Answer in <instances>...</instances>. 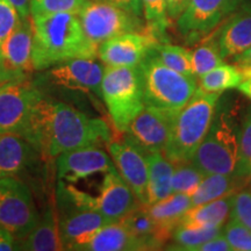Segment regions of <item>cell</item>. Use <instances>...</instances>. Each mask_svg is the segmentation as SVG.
Wrapping results in <instances>:
<instances>
[{
    "label": "cell",
    "mask_w": 251,
    "mask_h": 251,
    "mask_svg": "<svg viewBox=\"0 0 251 251\" xmlns=\"http://www.w3.org/2000/svg\"><path fill=\"white\" fill-rule=\"evenodd\" d=\"M24 137L41 155L55 158L63 152L107 144L111 129L105 121L90 118L64 102L48 101L41 97L31 111Z\"/></svg>",
    "instance_id": "6da1fadb"
},
{
    "label": "cell",
    "mask_w": 251,
    "mask_h": 251,
    "mask_svg": "<svg viewBox=\"0 0 251 251\" xmlns=\"http://www.w3.org/2000/svg\"><path fill=\"white\" fill-rule=\"evenodd\" d=\"M31 24L34 70H47L74 58L98 56V47L87 39L77 14L37 15L31 17Z\"/></svg>",
    "instance_id": "7a4b0ae2"
},
{
    "label": "cell",
    "mask_w": 251,
    "mask_h": 251,
    "mask_svg": "<svg viewBox=\"0 0 251 251\" xmlns=\"http://www.w3.org/2000/svg\"><path fill=\"white\" fill-rule=\"evenodd\" d=\"M221 93L198 90L186 106L176 115L164 155L176 164L190 162L205 139L214 119Z\"/></svg>",
    "instance_id": "3957f363"
},
{
    "label": "cell",
    "mask_w": 251,
    "mask_h": 251,
    "mask_svg": "<svg viewBox=\"0 0 251 251\" xmlns=\"http://www.w3.org/2000/svg\"><path fill=\"white\" fill-rule=\"evenodd\" d=\"M143 80L144 105L171 117L183 109L198 89L197 80L163 64L150 50L140 64Z\"/></svg>",
    "instance_id": "277c9868"
},
{
    "label": "cell",
    "mask_w": 251,
    "mask_h": 251,
    "mask_svg": "<svg viewBox=\"0 0 251 251\" xmlns=\"http://www.w3.org/2000/svg\"><path fill=\"white\" fill-rule=\"evenodd\" d=\"M101 98L106 103L113 126L125 134L144 107L143 80L139 67H105Z\"/></svg>",
    "instance_id": "5b68a950"
},
{
    "label": "cell",
    "mask_w": 251,
    "mask_h": 251,
    "mask_svg": "<svg viewBox=\"0 0 251 251\" xmlns=\"http://www.w3.org/2000/svg\"><path fill=\"white\" fill-rule=\"evenodd\" d=\"M238 134L233 117L224 111L214 115L208 133L191 162L205 175H234L237 163Z\"/></svg>",
    "instance_id": "8992f818"
},
{
    "label": "cell",
    "mask_w": 251,
    "mask_h": 251,
    "mask_svg": "<svg viewBox=\"0 0 251 251\" xmlns=\"http://www.w3.org/2000/svg\"><path fill=\"white\" fill-rule=\"evenodd\" d=\"M56 193L59 235L65 250H78L96 231L111 224L101 213L75 199L62 180Z\"/></svg>",
    "instance_id": "52a82bcc"
},
{
    "label": "cell",
    "mask_w": 251,
    "mask_h": 251,
    "mask_svg": "<svg viewBox=\"0 0 251 251\" xmlns=\"http://www.w3.org/2000/svg\"><path fill=\"white\" fill-rule=\"evenodd\" d=\"M77 15L87 39L98 48L115 36L147 30L141 18L106 0H90Z\"/></svg>",
    "instance_id": "ba28073f"
},
{
    "label": "cell",
    "mask_w": 251,
    "mask_h": 251,
    "mask_svg": "<svg viewBox=\"0 0 251 251\" xmlns=\"http://www.w3.org/2000/svg\"><path fill=\"white\" fill-rule=\"evenodd\" d=\"M40 215L30 190L15 177L0 178V228L23 240L39 221Z\"/></svg>",
    "instance_id": "9c48e42d"
},
{
    "label": "cell",
    "mask_w": 251,
    "mask_h": 251,
    "mask_svg": "<svg viewBox=\"0 0 251 251\" xmlns=\"http://www.w3.org/2000/svg\"><path fill=\"white\" fill-rule=\"evenodd\" d=\"M242 2L243 0H191L178 19V30L188 45L205 40Z\"/></svg>",
    "instance_id": "30bf717a"
},
{
    "label": "cell",
    "mask_w": 251,
    "mask_h": 251,
    "mask_svg": "<svg viewBox=\"0 0 251 251\" xmlns=\"http://www.w3.org/2000/svg\"><path fill=\"white\" fill-rule=\"evenodd\" d=\"M33 24L31 19L20 20L0 50V86L28 80L34 70L31 61Z\"/></svg>",
    "instance_id": "8fae6325"
},
{
    "label": "cell",
    "mask_w": 251,
    "mask_h": 251,
    "mask_svg": "<svg viewBox=\"0 0 251 251\" xmlns=\"http://www.w3.org/2000/svg\"><path fill=\"white\" fill-rule=\"evenodd\" d=\"M42 94L29 80L0 86V134H23Z\"/></svg>",
    "instance_id": "7c38bea8"
},
{
    "label": "cell",
    "mask_w": 251,
    "mask_h": 251,
    "mask_svg": "<svg viewBox=\"0 0 251 251\" xmlns=\"http://www.w3.org/2000/svg\"><path fill=\"white\" fill-rule=\"evenodd\" d=\"M107 148L118 172L129 185L136 199L142 206H148L149 165L146 153L127 136L111 140Z\"/></svg>",
    "instance_id": "4fadbf2b"
},
{
    "label": "cell",
    "mask_w": 251,
    "mask_h": 251,
    "mask_svg": "<svg viewBox=\"0 0 251 251\" xmlns=\"http://www.w3.org/2000/svg\"><path fill=\"white\" fill-rule=\"evenodd\" d=\"M158 40L147 29L133 31L109 39L98 48V56L105 67H139Z\"/></svg>",
    "instance_id": "5bb4252c"
},
{
    "label": "cell",
    "mask_w": 251,
    "mask_h": 251,
    "mask_svg": "<svg viewBox=\"0 0 251 251\" xmlns=\"http://www.w3.org/2000/svg\"><path fill=\"white\" fill-rule=\"evenodd\" d=\"M174 117L144 105L130 122L126 136L136 144L144 153L163 151L169 142Z\"/></svg>",
    "instance_id": "9a60e30c"
},
{
    "label": "cell",
    "mask_w": 251,
    "mask_h": 251,
    "mask_svg": "<svg viewBox=\"0 0 251 251\" xmlns=\"http://www.w3.org/2000/svg\"><path fill=\"white\" fill-rule=\"evenodd\" d=\"M105 67L96 58H74L55 65L48 78L55 85L68 90L93 92L101 97V83Z\"/></svg>",
    "instance_id": "2e32d148"
},
{
    "label": "cell",
    "mask_w": 251,
    "mask_h": 251,
    "mask_svg": "<svg viewBox=\"0 0 251 251\" xmlns=\"http://www.w3.org/2000/svg\"><path fill=\"white\" fill-rule=\"evenodd\" d=\"M59 180L76 183L96 174H106L115 169L114 162L98 147H86L63 152L56 157Z\"/></svg>",
    "instance_id": "e0dca14e"
},
{
    "label": "cell",
    "mask_w": 251,
    "mask_h": 251,
    "mask_svg": "<svg viewBox=\"0 0 251 251\" xmlns=\"http://www.w3.org/2000/svg\"><path fill=\"white\" fill-rule=\"evenodd\" d=\"M141 205L131 188L117 168L106 172L98 197H93V207L109 222H119Z\"/></svg>",
    "instance_id": "ac0fdd59"
},
{
    "label": "cell",
    "mask_w": 251,
    "mask_h": 251,
    "mask_svg": "<svg viewBox=\"0 0 251 251\" xmlns=\"http://www.w3.org/2000/svg\"><path fill=\"white\" fill-rule=\"evenodd\" d=\"M211 34L224 59H236L251 47V1L243 0L236 11Z\"/></svg>",
    "instance_id": "d6986e66"
},
{
    "label": "cell",
    "mask_w": 251,
    "mask_h": 251,
    "mask_svg": "<svg viewBox=\"0 0 251 251\" xmlns=\"http://www.w3.org/2000/svg\"><path fill=\"white\" fill-rule=\"evenodd\" d=\"M35 147L20 134H0V178L15 177L35 161Z\"/></svg>",
    "instance_id": "ffe728a7"
},
{
    "label": "cell",
    "mask_w": 251,
    "mask_h": 251,
    "mask_svg": "<svg viewBox=\"0 0 251 251\" xmlns=\"http://www.w3.org/2000/svg\"><path fill=\"white\" fill-rule=\"evenodd\" d=\"M19 250L28 251H59L65 250L58 228V218L56 209L47 207L42 218L39 219L35 227L26 237L20 240L17 247Z\"/></svg>",
    "instance_id": "44dd1931"
},
{
    "label": "cell",
    "mask_w": 251,
    "mask_h": 251,
    "mask_svg": "<svg viewBox=\"0 0 251 251\" xmlns=\"http://www.w3.org/2000/svg\"><path fill=\"white\" fill-rule=\"evenodd\" d=\"M78 250L89 251H128L144 250L143 246L129 233L124 225L111 222L96 231Z\"/></svg>",
    "instance_id": "7402d4cb"
},
{
    "label": "cell",
    "mask_w": 251,
    "mask_h": 251,
    "mask_svg": "<svg viewBox=\"0 0 251 251\" xmlns=\"http://www.w3.org/2000/svg\"><path fill=\"white\" fill-rule=\"evenodd\" d=\"M146 208L161 233L169 240L175 228L179 226L183 216L192 208V198L184 193H172L161 201L146 206Z\"/></svg>",
    "instance_id": "603a6c76"
},
{
    "label": "cell",
    "mask_w": 251,
    "mask_h": 251,
    "mask_svg": "<svg viewBox=\"0 0 251 251\" xmlns=\"http://www.w3.org/2000/svg\"><path fill=\"white\" fill-rule=\"evenodd\" d=\"M149 165L148 206L170 197L172 193V175L175 164L163 151L146 153Z\"/></svg>",
    "instance_id": "cb8c5ba5"
},
{
    "label": "cell",
    "mask_w": 251,
    "mask_h": 251,
    "mask_svg": "<svg viewBox=\"0 0 251 251\" xmlns=\"http://www.w3.org/2000/svg\"><path fill=\"white\" fill-rule=\"evenodd\" d=\"M233 194L194 206L186 212L179 225L198 228H222L230 215Z\"/></svg>",
    "instance_id": "d4e9b609"
},
{
    "label": "cell",
    "mask_w": 251,
    "mask_h": 251,
    "mask_svg": "<svg viewBox=\"0 0 251 251\" xmlns=\"http://www.w3.org/2000/svg\"><path fill=\"white\" fill-rule=\"evenodd\" d=\"M121 224L129 230V233L140 241L144 250L158 249L168 238L161 233L146 206L140 205L121 220Z\"/></svg>",
    "instance_id": "484cf974"
},
{
    "label": "cell",
    "mask_w": 251,
    "mask_h": 251,
    "mask_svg": "<svg viewBox=\"0 0 251 251\" xmlns=\"http://www.w3.org/2000/svg\"><path fill=\"white\" fill-rule=\"evenodd\" d=\"M237 178L234 175L212 174L203 177L199 187L197 188L192 198V207L213 201L234 193L237 185Z\"/></svg>",
    "instance_id": "4316f807"
},
{
    "label": "cell",
    "mask_w": 251,
    "mask_h": 251,
    "mask_svg": "<svg viewBox=\"0 0 251 251\" xmlns=\"http://www.w3.org/2000/svg\"><path fill=\"white\" fill-rule=\"evenodd\" d=\"M242 80V72L237 65L221 64L198 78L197 86L202 92L221 93L237 87Z\"/></svg>",
    "instance_id": "83f0119b"
},
{
    "label": "cell",
    "mask_w": 251,
    "mask_h": 251,
    "mask_svg": "<svg viewBox=\"0 0 251 251\" xmlns=\"http://www.w3.org/2000/svg\"><path fill=\"white\" fill-rule=\"evenodd\" d=\"M222 234V228H198L179 225L172 231L175 250L197 251L201 244Z\"/></svg>",
    "instance_id": "f1b7e54d"
},
{
    "label": "cell",
    "mask_w": 251,
    "mask_h": 251,
    "mask_svg": "<svg viewBox=\"0 0 251 251\" xmlns=\"http://www.w3.org/2000/svg\"><path fill=\"white\" fill-rule=\"evenodd\" d=\"M224 57L220 52L219 46L212 35L207 36L201 45L192 51V74L194 79L224 64Z\"/></svg>",
    "instance_id": "f546056e"
},
{
    "label": "cell",
    "mask_w": 251,
    "mask_h": 251,
    "mask_svg": "<svg viewBox=\"0 0 251 251\" xmlns=\"http://www.w3.org/2000/svg\"><path fill=\"white\" fill-rule=\"evenodd\" d=\"M151 50L166 67L185 76L194 78L192 74V51L183 47L166 43H158Z\"/></svg>",
    "instance_id": "4dcf8cb0"
},
{
    "label": "cell",
    "mask_w": 251,
    "mask_h": 251,
    "mask_svg": "<svg viewBox=\"0 0 251 251\" xmlns=\"http://www.w3.org/2000/svg\"><path fill=\"white\" fill-rule=\"evenodd\" d=\"M143 7V15L147 23V29L161 43L166 39L170 20L166 14L165 0H141Z\"/></svg>",
    "instance_id": "1f68e13d"
},
{
    "label": "cell",
    "mask_w": 251,
    "mask_h": 251,
    "mask_svg": "<svg viewBox=\"0 0 251 251\" xmlns=\"http://www.w3.org/2000/svg\"><path fill=\"white\" fill-rule=\"evenodd\" d=\"M205 176L191 161L176 163L172 175V192L192 196Z\"/></svg>",
    "instance_id": "d6a6232c"
},
{
    "label": "cell",
    "mask_w": 251,
    "mask_h": 251,
    "mask_svg": "<svg viewBox=\"0 0 251 251\" xmlns=\"http://www.w3.org/2000/svg\"><path fill=\"white\" fill-rule=\"evenodd\" d=\"M251 174V108L248 109L238 133V153L234 176L237 179H247Z\"/></svg>",
    "instance_id": "836d02e7"
},
{
    "label": "cell",
    "mask_w": 251,
    "mask_h": 251,
    "mask_svg": "<svg viewBox=\"0 0 251 251\" xmlns=\"http://www.w3.org/2000/svg\"><path fill=\"white\" fill-rule=\"evenodd\" d=\"M90 0H29L31 17L55 13L78 14Z\"/></svg>",
    "instance_id": "e575fe53"
},
{
    "label": "cell",
    "mask_w": 251,
    "mask_h": 251,
    "mask_svg": "<svg viewBox=\"0 0 251 251\" xmlns=\"http://www.w3.org/2000/svg\"><path fill=\"white\" fill-rule=\"evenodd\" d=\"M222 235L233 250L251 251V230L240 222L231 219L222 229Z\"/></svg>",
    "instance_id": "d590c367"
},
{
    "label": "cell",
    "mask_w": 251,
    "mask_h": 251,
    "mask_svg": "<svg viewBox=\"0 0 251 251\" xmlns=\"http://www.w3.org/2000/svg\"><path fill=\"white\" fill-rule=\"evenodd\" d=\"M230 219L251 230V191L240 190L233 193Z\"/></svg>",
    "instance_id": "8d00e7d4"
},
{
    "label": "cell",
    "mask_w": 251,
    "mask_h": 251,
    "mask_svg": "<svg viewBox=\"0 0 251 251\" xmlns=\"http://www.w3.org/2000/svg\"><path fill=\"white\" fill-rule=\"evenodd\" d=\"M20 20L14 6L8 0H0V50Z\"/></svg>",
    "instance_id": "74e56055"
},
{
    "label": "cell",
    "mask_w": 251,
    "mask_h": 251,
    "mask_svg": "<svg viewBox=\"0 0 251 251\" xmlns=\"http://www.w3.org/2000/svg\"><path fill=\"white\" fill-rule=\"evenodd\" d=\"M191 0H165V8L166 14H168L169 20L178 21L186 8L190 5Z\"/></svg>",
    "instance_id": "f35d334b"
},
{
    "label": "cell",
    "mask_w": 251,
    "mask_h": 251,
    "mask_svg": "<svg viewBox=\"0 0 251 251\" xmlns=\"http://www.w3.org/2000/svg\"><path fill=\"white\" fill-rule=\"evenodd\" d=\"M230 250L233 249H231V247L229 246L228 241L226 240L222 234H220L219 236L212 238V240L207 241V242L201 244V246L197 249V251H230Z\"/></svg>",
    "instance_id": "ab89813d"
},
{
    "label": "cell",
    "mask_w": 251,
    "mask_h": 251,
    "mask_svg": "<svg viewBox=\"0 0 251 251\" xmlns=\"http://www.w3.org/2000/svg\"><path fill=\"white\" fill-rule=\"evenodd\" d=\"M111 4L118 6L129 13L141 18L143 15V7L141 0H106Z\"/></svg>",
    "instance_id": "60d3db41"
},
{
    "label": "cell",
    "mask_w": 251,
    "mask_h": 251,
    "mask_svg": "<svg viewBox=\"0 0 251 251\" xmlns=\"http://www.w3.org/2000/svg\"><path fill=\"white\" fill-rule=\"evenodd\" d=\"M17 249L15 237L6 229L0 228V251H11Z\"/></svg>",
    "instance_id": "b9f144b4"
},
{
    "label": "cell",
    "mask_w": 251,
    "mask_h": 251,
    "mask_svg": "<svg viewBox=\"0 0 251 251\" xmlns=\"http://www.w3.org/2000/svg\"><path fill=\"white\" fill-rule=\"evenodd\" d=\"M17 9L21 20L29 18V0H8Z\"/></svg>",
    "instance_id": "7bdbcfd3"
},
{
    "label": "cell",
    "mask_w": 251,
    "mask_h": 251,
    "mask_svg": "<svg viewBox=\"0 0 251 251\" xmlns=\"http://www.w3.org/2000/svg\"><path fill=\"white\" fill-rule=\"evenodd\" d=\"M235 63H236V65H240V67H251V47L246 50L242 55L238 56L235 59Z\"/></svg>",
    "instance_id": "ee69618b"
},
{
    "label": "cell",
    "mask_w": 251,
    "mask_h": 251,
    "mask_svg": "<svg viewBox=\"0 0 251 251\" xmlns=\"http://www.w3.org/2000/svg\"><path fill=\"white\" fill-rule=\"evenodd\" d=\"M237 89L251 100V77L246 78V79L241 81V84L237 86Z\"/></svg>",
    "instance_id": "f6af8a7d"
},
{
    "label": "cell",
    "mask_w": 251,
    "mask_h": 251,
    "mask_svg": "<svg viewBox=\"0 0 251 251\" xmlns=\"http://www.w3.org/2000/svg\"><path fill=\"white\" fill-rule=\"evenodd\" d=\"M247 179H248V181H249V185H250V187H251V174L249 175V177H248Z\"/></svg>",
    "instance_id": "bcb514c9"
},
{
    "label": "cell",
    "mask_w": 251,
    "mask_h": 251,
    "mask_svg": "<svg viewBox=\"0 0 251 251\" xmlns=\"http://www.w3.org/2000/svg\"><path fill=\"white\" fill-rule=\"evenodd\" d=\"M250 1H251V0H250Z\"/></svg>",
    "instance_id": "7dc6e473"
}]
</instances>
